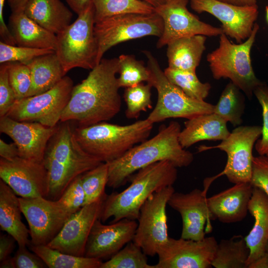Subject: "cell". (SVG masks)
Segmentation results:
<instances>
[{"mask_svg": "<svg viewBox=\"0 0 268 268\" xmlns=\"http://www.w3.org/2000/svg\"><path fill=\"white\" fill-rule=\"evenodd\" d=\"M118 71V58L102 59L85 79L73 86L60 122L74 121L83 127L116 116L122 104L116 76Z\"/></svg>", "mask_w": 268, "mask_h": 268, "instance_id": "cell-1", "label": "cell"}, {"mask_svg": "<svg viewBox=\"0 0 268 268\" xmlns=\"http://www.w3.org/2000/svg\"><path fill=\"white\" fill-rule=\"evenodd\" d=\"M179 123L171 121L149 139L134 145L120 158L108 162L107 186L113 189L124 185L136 171L155 162L168 160L177 168L189 166L193 154L181 145Z\"/></svg>", "mask_w": 268, "mask_h": 268, "instance_id": "cell-2", "label": "cell"}, {"mask_svg": "<svg viewBox=\"0 0 268 268\" xmlns=\"http://www.w3.org/2000/svg\"><path fill=\"white\" fill-rule=\"evenodd\" d=\"M47 144L43 162L49 178L47 199L58 200L77 177L102 163L78 143L68 122H62Z\"/></svg>", "mask_w": 268, "mask_h": 268, "instance_id": "cell-3", "label": "cell"}, {"mask_svg": "<svg viewBox=\"0 0 268 268\" xmlns=\"http://www.w3.org/2000/svg\"><path fill=\"white\" fill-rule=\"evenodd\" d=\"M177 167L168 160L145 166L133 176L130 185L120 193L113 192L104 200L99 219L110 223L124 218L137 219L140 209L155 192L173 186L177 179Z\"/></svg>", "mask_w": 268, "mask_h": 268, "instance_id": "cell-4", "label": "cell"}, {"mask_svg": "<svg viewBox=\"0 0 268 268\" xmlns=\"http://www.w3.org/2000/svg\"><path fill=\"white\" fill-rule=\"evenodd\" d=\"M153 124L147 118L127 125L102 122L74 129L81 148L102 162H110L147 139Z\"/></svg>", "mask_w": 268, "mask_h": 268, "instance_id": "cell-5", "label": "cell"}, {"mask_svg": "<svg viewBox=\"0 0 268 268\" xmlns=\"http://www.w3.org/2000/svg\"><path fill=\"white\" fill-rule=\"evenodd\" d=\"M255 23L253 31L244 42H231L224 33L219 35V46L206 58L213 77L217 80L228 78L250 99L254 90L263 83L255 75L251 52L259 30Z\"/></svg>", "mask_w": 268, "mask_h": 268, "instance_id": "cell-6", "label": "cell"}, {"mask_svg": "<svg viewBox=\"0 0 268 268\" xmlns=\"http://www.w3.org/2000/svg\"><path fill=\"white\" fill-rule=\"evenodd\" d=\"M142 52L147 59L150 77L147 82L157 92V100L153 110L147 119L153 124L169 118L190 119L197 116L213 112V105L192 98L167 78L152 54Z\"/></svg>", "mask_w": 268, "mask_h": 268, "instance_id": "cell-7", "label": "cell"}, {"mask_svg": "<svg viewBox=\"0 0 268 268\" xmlns=\"http://www.w3.org/2000/svg\"><path fill=\"white\" fill-rule=\"evenodd\" d=\"M94 24L92 5L56 35L55 53L66 74L75 67L91 70L97 65L98 44Z\"/></svg>", "mask_w": 268, "mask_h": 268, "instance_id": "cell-8", "label": "cell"}, {"mask_svg": "<svg viewBox=\"0 0 268 268\" xmlns=\"http://www.w3.org/2000/svg\"><path fill=\"white\" fill-rule=\"evenodd\" d=\"M164 23L155 11L150 13H129L112 16L94 24L98 44L97 65L106 52L129 40L162 34Z\"/></svg>", "mask_w": 268, "mask_h": 268, "instance_id": "cell-9", "label": "cell"}, {"mask_svg": "<svg viewBox=\"0 0 268 268\" xmlns=\"http://www.w3.org/2000/svg\"><path fill=\"white\" fill-rule=\"evenodd\" d=\"M73 82L65 76L56 86L42 93L16 100L7 114L21 122H35L54 127L70 98Z\"/></svg>", "mask_w": 268, "mask_h": 268, "instance_id": "cell-10", "label": "cell"}, {"mask_svg": "<svg viewBox=\"0 0 268 268\" xmlns=\"http://www.w3.org/2000/svg\"><path fill=\"white\" fill-rule=\"evenodd\" d=\"M261 134V126H239L218 145H201L198 148V151L218 148L227 154V160L224 169L215 177L225 175L234 184L250 182L254 158L253 149Z\"/></svg>", "mask_w": 268, "mask_h": 268, "instance_id": "cell-11", "label": "cell"}, {"mask_svg": "<svg viewBox=\"0 0 268 268\" xmlns=\"http://www.w3.org/2000/svg\"><path fill=\"white\" fill-rule=\"evenodd\" d=\"M175 192L169 186L153 193L141 206L133 241L147 256H154L168 239L166 205Z\"/></svg>", "mask_w": 268, "mask_h": 268, "instance_id": "cell-12", "label": "cell"}, {"mask_svg": "<svg viewBox=\"0 0 268 268\" xmlns=\"http://www.w3.org/2000/svg\"><path fill=\"white\" fill-rule=\"evenodd\" d=\"M19 201L22 213L28 224L30 243L34 245H47L73 213L58 200L19 197Z\"/></svg>", "mask_w": 268, "mask_h": 268, "instance_id": "cell-13", "label": "cell"}, {"mask_svg": "<svg viewBox=\"0 0 268 268\" xmlns=\"http://www.w3.org/2000/svg\"><path fill=\"white\" fill-rule=\"evenodd\" d=\"M189 0H168L155 8L164 23L162 34L156 44L157 48L183 37L202 35L219 36L223 33L220 27L213 26L200 20L187 8Z\"/></svg>", "mask_w": 268, "mask_h": 268, "instance_id": "cell-14", "label": "cell"}, {"mask_svg": "<svg viewBox=\"0 0 268 268\" xmlns=\"http://www.w3.org/2000/svg\"><path fill=\"white\" fill-rule=\"evenodd\" d=\"M213 237L201 240L176 239L169 237L159 249L158 263L155 268H211L217 245Z\"/></svg>", "mask_w": 268, "mask_h": 268, "instance_id": "cell-15", "label": "cell"}, {"mask_svg": "<svg viewBox=\"0 0 268 268\" xmlns=\"http://www.w3.org/2000/svg\"><path fill=\"white\" fill-rule=\"evenodd\" d=\"M0 178L20 197L47 198L49 178L43 161L0 158Z\"/></svg>", "mask_w": 268, "mask_h": 268, "instance_id": "cell-16", "label": "cell"}, {"mask_svg": "<svg viewBox=\"0 0 268 268\" xmlns=\"http://www.w3.org/2000/svg\"><path fill=\"white\" fill-rule=\"evenodd\" d=\"M192 9L198 13L207 12L221 23L220 27L228 37L240 43L251 35L259 15L257 4L238 6L218 0H190Z\"/></svg>", "mask_w": 268, "mask_h": 268, "instance_id": "cell-17", "label": "cell"}, {"mask_svg": "<svg viewBox=\"0 0 268 268\" xmlns=\"http://www.w3.org/2000/svg\"><path fill=\"white\" fill-rule=\"evenodd\" d=\"M167 204L181 216V238L201 240L211 231L212 218L204 191L195 189L188 193L174 192Z\"/></svg>", "mask_w": 268, "mask_h": 268, "instance_id": "cell-18", "label": "cell"}, {"mask_svg": "<svg viewBox=\"0 0 268 268\" xmlns=\"http://www.w3.org/2000/svg\"><path fill=\"white\" fill-rule=\"evenodd\" d=\"M106 198L85 205L73 213L47 246L64 253L84 256L88 236L95 221L99 217Z\"/></svg>", "mask_w": 268, "mask_h": 268, "instance_id": "cell-19", "label": "cell"}, {"mask_svg": "<svg viewBox=\"0 0 268 268\" xmlns=\"http://www.w3.org/2000/svg\"><path fill=\"white\" fill-rule=\"evenodd\" d=\"M59 125L49 127L35 122L14 120L5 115L0 117V132L9 136L16 144L19 156L43 162L49 141Z\"/></svg>", "mask_w": 268, "mask_h": 268, "instance_id": "cell-20", "label": "cell"}, {"mask_svg": "<svg viewBox=\"0 0 268 268\" xmlns=\"http://www.w3.org/2000/svg\"><path fill=\"white\" fill-rule=\"evenodd\" d=\"M137 223L124 218L104 225L98 218L94 222L86 244L84 257L108 260L132 241Z\"/></svg>", "mask_w": 268, "mask_h": 268, "instance_id": "cell-21", "label": "cell"}, {"mask_svg": "<svg viewBox=\"0 0 268 268\" xmlns=\"http://www.w3.org/2000/svg\"><path fill=\"white\" fill-rule=\"evenodd\" d=\"M253 186L250 182L240 183L207 198L212 220L223 223L242 221L247 216Z\"/></svg>", "mask_w": 268, "mask_h": 268, "instance_id": "cell-22", "label": "cell"}, {"mask_svg": "<svg viewBox=\"0 0 268 268\" xmlns=\"http://www.w3.org/2000/svg\"><path fill=\"white\" fill-rule=\"evenodd\" d=\"M248 211L255 219L254 224L245 237L250 250L248 266L264 255L268 241V196L259 188L253 187Z\"/></svg>", "mask_w": 268, "mask_h": 268, "instance_id": "cell-23", "label": "cell"}, {"mask_svg": "<svg viewBox=\"0 0 268 268\" xmlns=\"http://www.w3.org/2000/svg\"><path fill=\"white\" fill-rule=\"evenodd\" d=\"M227 123L214 113L201 114L188 119L180 132V143L185 148L202 140H223L230 134Z\"/></svg>", "mask_w": 268, "mask_h": 268, "instance_id": "cell-24", "label": "cell"}, {"mask_svg": "<svg viewBox=\"0 0 268 268\" xmlns=\"http://www.w3.org/2000/svg\"><path fill=\"white\" fill-rule=\"evenodd\" d=\"M8 28L17 46L55 51L56 34L45 29L29 17L23 10L12 12Z\"/></svg>", "mask_w": 268, "mask_h": 268, "instance_id": "cell-25", "label": "cell"}, {"mask_svg": "<svg viewBox=\"0 0 268 268\" xmlns=\"http://www.w3.org/2000/svg\"><path fill=\"white\" fill-rule=\"evenodd\" d=\"M23 11L38 24L58 34L70 24L72 13L60 0H28Z\"/></svg>", "mask_w": 268, "mask_h": 268, "instance_id": "cell-26", "label": "cell"}, {"mask_svg": "<svg viewBox=\"0 0 268 268\" xmlns=\"http://www.w3.org/2000/svg\"><path fill=\"white\" fill-rule=\"evenodd\" d=\"M1 179L0 180V227L12 236L18 247H28L29 230L21 220L19 198Z\"/></svg>", "mask_w": 268, "mask_h": 268, "instance_id": "cell-27", "label": "cell"}, {"mask_svg": "<svg viewBox=\"0 0 268 268\" xmlns=\"http://www.w3.org/2000/svg\"><path fill=\"white\" fill-rule=\"evenodd\" d=\"M206 36L197 35L176 39L167 46L168 67L196 71L205 49Z\"/></svg>", "mask_w": 268, "mask_h": 268, "instance_id": "cell-28", "label": "cell"}, {"mask_svg": "<svg viewBox=\"0 0 268 268\" xmlns=\"http://www.w3.org/2000/svg\"><path fill=\"white\" fill-rule=\"evenodd\" d=\"M27 65L30 70L31 86L27 97L51 89L66 75L55 52L38 57Z\"/></svg>", "mask_w": 268, "mask_h": 268, "instance_id": "cell-29", "label": "cell"}, {"mask_svg": "<svg viewBox=\"0 0 268 268\" xmlns=\"http://www.w3.org/2000/svg\"><path fill=\"white\" fill-rule=\"evenodd\" d=\"M249 254L250 250L242 236L222 239L217 243L211 266L215 268H247Z\"/></svg>", "mask_w": 268, "mask_h": 268, "instance_id": "cell-30", "label": "cell"}, {"mask_svg": "<svg viewBox=\"0 0 268 268\" xmlns=\"http://www.w3.org/2000/svg\"><path fill=\"white\" fill-rule=\"evenodd\" d=\"M29 249L39 256L49 268H100L102 261L63 253L47 245L29 243Z\"/></svg>", "mask_w": 268, "mask_h": 268, "instance_id": "cell-31", "label": "cell"}, {"mask_svg": "<svg viewBox=\"0 0 268 268\" xmlns=\"http://www.w3.org/2000/svg\"><path fill=\"white\" fill-rule=\"evenodd\" d=\"M245 107L244 95L241 90L230 81L226 85L217 104L214 106L213 113L237 127L243 123L242 116Z\"/></svg>", "mask_w": 268, "mask_h": 268, "instance_id": "cell-32", "label": "cell"}, {"mask_svg": "<svg viewBox=\"0 0 268 268\" xmlns=\"http://www.w3.org/2000/svg\"><path fill=\"white\" fill-rule=\"evenodd\" d=\"M95 23L117 15L129 13H150L155 8L140 0H93Z\"/></svg>", "mask_w": 268, "mask_h": 268, "instance_id": "cell-33", "label": "cell"}, {"mask_svg": "<svg viewBox=\"0 0 268 268\" xmlns=\"http://www.w3.org/2000/svg\"><path fill=\"white\" fill-rule=\"evenodd\" d=\"M167 79L190 97L204 100L208 96L211 85L201 82L196 71L181 70L167 67L164 70Z\"/></svg>", "mask_w": 268, "mask_h": 268, "instance_id": "cell-34", "label": "cell"}, {"mask_svg": "<svg viewBox=\"0 0 268 268\" xmlns=\"http://www.w3.org/2000/svg\"><path fill=\"white\" fill-rule=\"evenodd\" d=\"M108 177V165L106 162L81 175V184L85 194L83 206L107 197L105 187Z\"/></svg>", "mask_w": 268, "mask_h": 268, "instance_id": "cell-35", "label": "cell"}, {"mask_svg": "<svg viewBox=\"0 0 268 268\" xmlns=\"http://www.w3.org/2000/svg\"><path fill=\"white\" fill-rule=\"evenodd\" d=\"M147 255L133 241L105 262L100 268H155L148 264Z\"/></svg>", "mask_w": 268, "mask_h": 268, "instance_id": "cell-36", "label": "cell"}, {"mask_svg": "<svg viewBox=\"0 0 268 268\" xmlns=\"http://www.w3.org/2000/svg\"><path fill=\"white\" fill-rule=\"evenodd\" d=\"M120 87H128L149 79L150 72L142 61L136 59L133 55H121L118 57Z\"/></svg>", "mask_w": 268, "mask_h": 268, "instance_id": "cell-37", "label": "cell"}, {"mask_svg": "<svg viewBox=\"0 0 268 268\" xmlns=\"http://www.w3.org/2000/svg\"><path fill=\"white\" fill-rule=\"evenodd\" d=\"M152 86L143 82L126 87L124 98L127 105L125 115L128 119H136L140 113L152 108Z\"/></svg>", "mask_w": 268, "mask_h": 268, "instance_id": "cell-38", "label": "cell"}, {"mask_svg": "<svg viewBox=\"0 0 268 268\" xmlns=\"http://www.w3.org/2000/svg\"><path fill=\"white\" fill-rule=\"evenodd\" d=\"M55 52L52 49L11 45L0 42V63L18 62L29 64L35 58Z\"/></svg>", "mask_w": 268, "mask_h": 268, "instance_id": "cell-39", "label": "cell"}, {"mask_svg": "<svg viewBox=\"0 0 268 268\" xmlns=\"http://www.w3.org/2000/svg\"><path fill=\"white\" fill-rule=\"evenodd\" d=\"M8 63V76L16 100L26 97L31 86L30 68L27 65L18 62Z\"/></svg>", "mask_w": 268, "mask_h": 268, "instance_id": "cell-40", "label": "cell"}, {"mask_svg": "<svg viewBox=\"0 0 268 268\" xmlns=\"http://www.w3.org/2000/svg\"><path fill=\"white\" fill-rule=\"evenodd\" d=\"M254 94L262 108L263 121L262 137L257 140L255 149L259 155L268 156V85L263 82L254 90Z\"/></svg>", "mask_w": 268, "mask_h": 268, "instance_id": "cell-41", "label": "cell"}, {"mask_svg": "<svg viewBox=\"0 0 268 268\" xmlns=\"http://www.w3.org/2000/svg\"><path fill=\"white\" fill-rule=\"evenodd\" d=\"M81 176H78L70 183L58 200L72 213L80 209L84 202L85 194L81 184Z\"/></svg>", "mask_w": 268, "mask_h": 268, "instance_id": "cell-42", "label": "cell"}, {"mask_svg": "<svg viewBox=\"0 0 268 268\" xmlns=\"http://www.w3.org/2000/svg\"><path fill=\"white\" fill-rule=\"evenodd\" d=\"M8 63L0 66V117L5 116L16 100L9 80Z\"/></svg>", "mask_w": 268, "mask_h": 268, "instance_id": "cell-43", "label": "cell"}, {"mask_svg": "<svg viewBox=\"0 0 268 268\" xmlns=\"http://www.w3.org/2000/svg\"><path fill=\"white\" fill-rule=\"evenodd\" d=\"M250 183L253 187L263 190L268 196V156H254Z\"/></svg>", "mask_w": 268, "mask_h": 268, "instance_id": "cell-44", "label": "cell"}, {"mask_svg": "<svg viewBox=\"0 0 268 268\" xmlns=\"http://www.w3.org/2000/svg\"><path fill=\"white\" fill-rule=\"evenodd\" d=\"M15 268H44L47 266L36 254L30 252L27 247H18L12 257Z\"/></svg>", "mask_w": 268, "mask_h": 268, "instance_id": "cell-45", "label": "cell"}, {"mask_svg": "<svg viewBox=\"0 0 268 268\" xmlns=\"http://www.w3.org/2000/svg\"><path fill=\"white\" fill-rule=\"evenodd\" d=\"M16 242L15 239L8 234L0 235V262L10 257Z\"/></svg>", "mask_w": 268, "mask_h": 268, "instance_id": "cell-46", "label": "cell"}, {"mask_svg": "<svg viewBox=\"0 0 268 268\" xmlns=\"http://www.w3.org/2000/svg\"><path fill=\"white\" fill-rule=\"evenodd\" d=\"M6 0H0V36L1 41L6 44L15 45L14 39L3 19V6Z\"/></svg>", "mask_w": 268, "mask_h": 268, "instance_id": "cell-47", "label": "cell"}, {"mask_svg": "<svg viewBox=\"0 0 268 268\" xmlns=\"http://www.w3.org/2000/svg\"><path fill=\"white\" fill-rule=\"evenodd\" d=\"M0 158L9 160L19 156L18 150L16 144L14 142L7 143L0 138Z\"/></svg>", "mask_w": 268, "mask_h": 268, "instance_id": "cell-48", "label": "cell"}, {"mask_svg": "<svg viewBox=\"0 0 268 268\" xmlns=\"http://www.w3.org/2000/svg\"><path fill=\"white\" fill-rule=\"evenodd\" d=\"M71 9L77 15L93 5V0H65Z\"/></svg>", "mask_w": 268, "mask_h": 268, "instance_id": "cell-49", "label": "cell"}, {"mask_svg": "<svg viewBox=\"0 0 268 268\" xmlns=\"http://www.w3.org/2000/svg\"><path fill=\"white\" fill-rule=\"evenodd\" d=\"M247 268H268V253H265L249 264Z\"/></svg>", "mask_w": 268, "mask_h": 268, "instance_id": "cell-50", "label": "cell"}, {"mask_svg": "<svg viewBox=\"0 0 268 268\" xmlns=\"http://www.w3.org/2000/svg\"><path fill=\"white\" fill-rule=\"evenodd\" d=\"M12 12L23 10L28 0H7Z\"/></svg>", "mask_w": 268, "mask_h": 268, "instance_id": "cell-51", "label": "cell"}, {"mask_svg": "<svg viewBox=\"0 0 268 268\" xmlns=\"http://www.w3.org/2000/svg\"><path fill=\"white\" fill-rule=\"evenodd\" d=\"M238 6H251L257 4V0H218Z\"/></svg>", "mask_w": 268, "mask_h": 268, "instance_id": "cell-52", "label": "cell"}, {"mask_svg": "<svg viewBox=\"0 0 268 268\" xmlns=\"http://www.w3.org/2000/svg\"><path fill=\"white\" fill-rule=\"evenodd\" d=\"M0 268H15L12 257H9L0 262Z\"/></svg>", "mask_w": 268, "mask_h": 268, "instance_id": "cell-53", "label": "cell"}, {"mask_svg": "<svg viewBox=\"0 0 268 268\" xmlns=\"http://www.w3.org/2000/svg\"><path fill=\"white\" fill-rule=\"evenodd\" d=\"M148 3L154 8L165 3L168 0H140Z\"/></svg>", "mask_w": 268, "mask_h": 268, "instance_id": "cell-54", "label": "cell"}, {"mask_svg": "<svg viewBox=\"0 0 268 268\" xmlns=\"http://www.w3.org/2000/svg\"><path fill=\"white\" fill-rule=\"evenodd\" d=\"M265 12H266V19L268 24V6H266L265 7Z\"/></svg>", "mask_w": 268, "mask_h": 268, "instance_id": "cell-55", "label": "cell"}, {"mask_svg": "<svg viewBox=\"0 0 268 268\" xmlns=\"http://www.w3.org/2000/svg\"><path fill=\"white\" fill-rule=\"evenodd\" d=\"M266 252H267L268 253V241L267 242V244L266 247Z\"/></svg>", "mask_w": 268, "mask_h": 268, "instance_id": "cell-56", "label": "cell"}]
</instances>
